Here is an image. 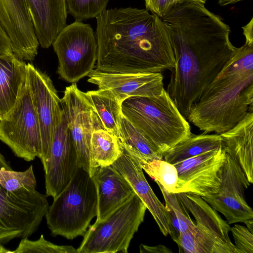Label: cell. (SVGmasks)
<instances>
[{
  "label": "cell",
  "instance_id": "6da1fadb",
  "mask_svg": "<svg viewBox=\"0 0 253 253\" xmlns=\"http://www.w3.org/2000/svg\"><path fill=\"white\" fill-rule=\"evenodd\" d=\"M162 19L172 34L175 61L166 91L187 120L192 106L236 47L230 41V27L203 4L175 6Z\"/></svg>",
  "mask_w": 253,
  "mask_h": 253
},
{
  "label": "cell",
  "instance_id": "7a4b0ae2",
  "mask_svg": "<svg viewBox=\"0 0 253 253\" xmlns=\"http://www.w3.org/2000/svg\"><path fill=\"white\" fill-rule=\"evenodd\" d=\"M96 19V69L107 73H161L175 66L170 30L146 9H105Z\"/></svg>",
  "mask_w": 253,
  "mask_h": 253
},
{
  "label": "cell",
  "instance_id": "3957f363",
  "mask_svg": "<svg viewBox=\"0 0 253 253\" xmlns=\"http://www.w3.org/2000/svg\"><path fill=\"white\" fill-rule=\"evenodd\" d=\"M253 111V45L235 49L190 110L187 120L203 133H223Z\"/></svg>",
  "mask_w": 253,
  "mask_h": 253
},
{
  "label": "cell",
  "instance_id": "277c9868",
  "mask_svg": "<svg viewBox=\"0 0 253 253\" xmlns=\"http://www.w3.org/2000/svg\"><path fill=\"white\" fill-rule=\"evenodd\" d=\"M121 108L123 116L162 159L167 151L192 134L189 123L165 89L157 97L127 98Z\"/></svg>",
  "mask_w": 253,
  "mask_h": 253
},
{
  "label": "cell",
  "instance_id": "5b68a950",
  "mask_svg": "<svg viewBox=\"0 0 253 253\" xmlns=\"http://www.w3.org/2000/svg\"><path fill=\"white\" fill-rule=\"evenodd\" d=\"M97 211L94 180L86 170L78 167L67 186L53 198L45 217L52 236L73 240L84 237Z\"/></svg>",
  "mask_w": 253,
  "mask_h": 253
},
{
  "label": "cell",
  "instance_id": "8992f818",
  "mask_svg": "<svg viewBox=\"0 0 253 253\" xmlns=\"http://www.w3.org/2000/svg\"><path fill=\"white\" fill-rule=\"evenodd\" d=\"M146 210L134 193L103 220L89 226L77 249L79 253H127Z\"/></svg>",
  "mask_w": 253,
  "mask_h": 253
},
{
  "label": "cell",
  "instance_id": "52a82bcc",
  "mask_svg": "<svg viewBox=\"0 0 253 253\" xmlns=\"http://www.w3.org/2000/svg\"><path fill=\"white\" fill-rule=\"evenodd\" d=\"M46 195L30 187L10 191L0 184V243L29 238L48 210Z\"/></svg>",
  "mask_w": 253,
  "mask_h": 253
},
{
  "label": "cell",
  "instance_id": "ba28073f",
  "mask_svg": "<svg viewBox=\"0 0 253 253\" xmlns=\"http://www.w3.org/2000/svg\"><path fill=\"white\" fill-rule=\"evenodd\" d=\"M52 45L59 62L57 73L64 81L76 83L93 70L98 43L90 24L75 20L66 25Z\"/></svg>",
  "mask_w": 253,
  "mask_h": 253
},
{
  "label": "cell",
  "instance_id": "9c48e42d",
  "mask_svg": "<svg viewBox=\"0 0 253 253\" xmlns=\"http://www.w3.org/2000/svg\"><path fill=\"white\" fill-rule=\"evenodd\" d=\"M0 140L26 161L42 158L40 124L27 81L13 107L1 120Z\"/></svg>",
  "mask_w": 253,
  "mask_h": 253
},
{
  "label": "cell",
  "instance_id": "30bf717a",
  "mask_svg": "<svg viewBox=\"0 0 253 253\" xmlns=\"http://www.w3.org/2000/svg\"><path fill=\"white\" fill-rule=\"evenodd\" d=\"M220 177L217 192L201 197L221 213L229 224L243 222L253 232V211L245 200L244 194L251 183L239 164L227 153Z\"/></svg>",
  "mask_w": 253,
  "mask_h": 253
},
{
  "label": "cell",
  "instance_id": "8fae6325",
  "mask_svg": "<svg viewBox=\"0 0 253 253\" xmlns=\"http://www.w3.org/2000/svg\"><path fill=\"white\" fill-rule=\"evenodd\" d=\"M27 81L40 124L44 167L63 113L61 100L50 77L31 63L27 64Z\"/></svg>",
  "mask_w": 253,
  "mask_h": 253
},
{
  "label": "cell",
  "instance_id": "7c38bea8",
  "mask_svg": "<svg viewBox=\"0 0 253 253\" xmlns=\"http://www.w3.org/2000/svg\"><path fill=\"white\" fill-rule=\"evenodd\" d=\"M226 158L223 146L173 164L178 173L176 193L202 196L217 192L220 172Z\"/></svg>",
  "mask_w": 253,
  "mask_h": 253
},
{
  "label": "cell",
  "instance_id": "4fadbf2b",
  "mask_svg": "<svg viewBox=\"0 0 253 253\" xmlns=\"http://www.w3.org/2000/svg\"><path fill=\"white\" fill-rule=\"evenodd\" d=\"M61 100L76 150L78 166L89 173L93 108L76 83L66 87Z\"/></svg>",
  "mask_w": 253,
  "mask_h": 253
},
{
  "label": "cell",
  "instance_id": "5bb4252c",
  "mask_svg": "<svg viewBox=\"0 0 253 253\" xmlns=\"http://www.w3.org/2000/svg\"><path fill=\"white\" fill-rule=\"evenodd\" d=\"M78 168L76 150L63 111L43 167L46 196L54 198L58 195L68 184Z\"/></svg>",
  "mask_w": 253,
  "mask_h": 253
},
{
  "label": "cell",
  "instance_id": "9a60e30c",
  "mask_svg": "<svg viewBox=\"0 0 253 253\" xmlns=\"http://www.w3.org/2000/svg\"><path fill=\"white\" fill-rule=\"evenodd\" d=\"M87 76L89 83L110 91L121 104L130 97H157L165 89L161 73H107L93 69Z\"/></svg>",
  "mask_w": 253,
  "mask_h": 253
},
{
  "label": "cell",
  "instance_id": "2e32d148",
  "mask_svg": "<svg viewBox=\"0 0 253 253\" xmlns=\"http://www.w3.org/2000/svg\"><path fill=\"white\" fill-rule=\"evenodd\" d=\"M0 22L9 37L13 54L32 61L38 53L36 36L25 0H0Z\"/></svg>",
  "mask_w": 253,
  "mask_h": 253
},
{
  "label": "cell",
  "instance_id": "e0dca14e",
  "mask_svg": "<svg viewBox=\"0 0 253 253\" xmlns=\"http://www.w3.org/2000/svg\"><path fill=\"white\" fill-rule=\"evenodd\" d=\"M130 184L156 222L161 233L169 234V220L165 206L157 198L144 175L139 164L123 151L111 165Z\"/></svg>",
  "mask_w": 253,
  "mask_h": 253
},
{
  "label": "cell",
  "instance_id": "ac0fdd59",
  "mask_svg": "<svg viewBox=\"0 0 253 253\" xmlns=\"http://www.w3.org/2000/svg\"><path fill=\"white\" fill-rule=\"evenodd\" d=\"M25 0L39 44L48 48L66 25L65 0Z\"/></svg>",
  "mask_w": 253,
  "mask_h": 253
},
{
  "label": "cell",
  "instance_id": "d6986e66",
  "mask_svg": "<svg viewBox=\"0 0 253 253\" xmlns=\"http://www.w3.org/2000/svg\"><path fill=\"white\" fill-rule=\"evenodd\" d=\"M92 178L98 198L96 221L103 220L135 193L129 182L112 166L97 168Z\"/></svg>",
  "mask_w": 253,
  "mask_h": 253
},
{
  "label": "cell",
  "instance_id": "ffe728a7",
  "mask_svg": "<svg viewBox=\"0 0 253 253\" xmlns=\"http://www.w3.org/2000/svg\"><path fill=\"white\" fill-rule=\"evenodd\" d=\"M223 146L241 168L248 181L253 183V111L231 129L220 134Z\"/></svg>",
  "mask_w": 253,
  "mask_h": 253
},
{
  "label": "cell",
  "instance_id": "44dd1931",
  "mask_svg": "<svg viewBox=\"0 0 253 253\" xmlns=\"http://www.w3.org/2000/svg\"><path fill=\"white\" fill-rule=\"evenodd\" d=\"M27 81V64L13 53L0 55V119L16 103Z\"/></svg>",
  "mask_w": 253,
  "mask_h": 253
},
{
  "label": "cell",
  "instance_id": "7402d4cb",
  "mask_svg": "<svg viewBox=\"0 0 253 253\" xmlns=\"http://www.w3.org/2000/svg\"><path fill=\"white\" fill-rule=\"evenodd\" d=\"M92 118L89 172L91 177L97 168L111 166L123 152L119 139L104 128L94 110Z\"/></svg>",
  "mask_w": 253,
  "mask_h": 253
},
{
  "label": "cell",
  "instance_id": "603a6c76",
  "mask_svg": "<svg viewBox=\"0 0 253 253\" xmlns=\"http://www.w3.org/2000/svg\"><path fill=\"white\" fill-rule=\"evenodd\" d=\"M176 194L194 217L196 226L215 234L228 243H232L229 237L231 228L230 224L201 196L184 192Z\"/></svg>",
  "mask_w": 253,
  "mask_h": 253
},
{
  "label": "cell",
  "instance_id": "cb8c5ba5",
  "mask_svg": "<svg viewBox=\"0 0 253 253\" xmlns=\"http://www.w3.org/2000/svg\"><path fill=\"white\" fill-rule=\"evenodd\" d=\"M179 253H240L233 243H228L215 234L196 225L181 233L177 245Z\"/></svg>",
  "mask_w": 253,
  "mask_h": 253
},
{
  "label": "cell",
  "instance_id": "d4e9b609",
  "mask_svg": "<svg viewBox=\"0 0 253 253\" xmlns=\"http://www.w3.org/2000/svg\"><path fill=\"white\" fill-rule=\"evenodd\" d=\"M84 94L104 128L120 141L122 104L107 89L88 91Z\"/></svg>",
  "mask_w": 253,
  "mask_h": 253
},
{
  "label": "cell",
  "instance_id": "484cf974",
  "mask_svg": "<svg viewBox=\"0 0 253 253\" xmlns=\"http://www.w3.org/2000/svg\"><path fill=\"white\" fill-rule=\"evenodd\" d=\"M223 145L219 134H192L167 151L163 159L174 164L186 159L211 151Z\"/></svg>",
  "mask_w": 253,
  "mask_h": 253
},
{
  "label": "cell",
  "instance_id": "4316f807",
  "mask_svg": "<svg viewBox=\"0 0 253 253\" xmlns=\"http://www.w3.org/2000/svg\"><path fill=\"white\" fill-rule=\"evenodd\" d=\"M121 138L124 152L132 157L162 159L148 140L123 116L121 121Z\"/></svg>",
  "mask_w": 253,
  "mask_h": 253
},
{
  "label": "cell",
  "instance_id": "83f0119b",
  "mask_svg": "<svg viewBox=\"0 0 253 253\" xmlns=\"http://www.w3.org/2000/svg\"><path fill=\"white\" fill-rule=\"evenodd\" d=\"M130 156L156 182L160 184L168 192L176 193L178 173L173 164L167 162L163 159H145Z\"/></svg>",
  "mask_w": 253,
  "mask_h": 253
},
{
  "label": "cell",
  "instance_id": "f1b7e54d",
  "mask_svg": "<svg viewBox=\"0 0 253 253\" xmlns=\"http://www.w3.org/2000/svg\"><path fill=\"white\" fill-rule=\"evenodd\" d=\"M0 184L10 191L26 186L36 188L37 181L33 166L23 171H14L0 153Z\"/></svg>",
  "mask_w": 253,
  "mask_h": 253
},
{
  "label": "cell",
  "instance_id": "f546056e",
  "mask_svg": "<svg viewBox=\"0 0 253 253\" xmlns=\"http://www.w3.org/2000/svg\"><path fill=\"white\" fill-rule=\"evenodd\" d=\"M109 0H65L67 12L76 20L82 21L97 17Z\"/></svg>",
  "mask_w": 253,
  "mask_h": 253
},
{
  "label": "cell",
  "instance_id": "4dcf8cb0",
  "mask_svg": "<svg viewBox=\"0 0 253 253\" xmlns=\"http://www.w3.org/2000/svg\"><path fill=\"white\" fill-rule=\"evenodd\" d=\"M13 253H79L78 250L71 246L57 245L45 240L43 235L36 241L28 238H22Z\"/></svg>",
  "mask_w": 253,
  "mask_h": 253
},
{
  "label": "cell",
  "instance_id": "1f68e13d",
  "mask_svg": "<svg viewBox=\"0 0 253 253\" xmlns=\"http://www.w3.org/2000/svg\"><path fill=\"white\" fill-rule=\"evenodd\" d=\"M156 183L160 189L165 201L170 204L176 213L180 234L192 230L195 226V222L191 218L187 209L178 197L176 193L169 192L160 184L158 182Z\"/></svg>",
  "mask_w": 253,
  "mask_h": 253
},
{
  "label": "cell",
  "instance_id": "d6a6232c",
  "mask_svg": "<svg viewBox=\"0 0 253 253\" xmlns=\"http://www.w3.org/2000/svg\"><path fill=\"white\" fill-rule=\"evenodd\" d=\"M146 9L160 18L164 17L174 6L188 3L205 4L207 0H144Z\"/></svg>",
  "mask_w": 253,
  "mask_h": 253
},
{
  "label": "cell",
  "instance_id": "836d02e7",
  "mask_svg": "<svg viewBox=\"0 0 253 253\" xmlns=\"http://www.w3.org/2000/svg\"><path fill=\"white\" fill-rule=\"evenodd\" d=\"M235 246L240 253H253V234L247 227L235 224L231 228Z\"/></svg>",
  "mask_w": 253,
  "mask_h": 253
},
{
  "label": "cell",
  "instance_id": "e575fe53",
  "mask_svg": "<svg viewBox=\"0 0 253 253\" xmlns=\"http://www.w3.org/2000/svg\"><path fill=\"white\" fill-rule=\"evenodd\" d=\"M12 53L10 40L0 22V55Z\"/></svg>",
  "mask_w": 253,
  "mask_h": 253
},
{
  "label": "cell",
  "instance_id": "d590c367",
  "mask_svg": "<svg viewBox=\"0 0 253 253\" xmlns=\"http://www.w3.org/2000/svg\"><path fill=\"white\" fill-rule=\"evenodd\" d=\"M141 253H172V251L165 246L159 245L154 246H149L141 244L140 247Z\"/></svg>",
  "mask_w": 253,
  "mask_h": 253
},
{
  "label": "cell",
  "instance_id": "8d00e7d4",
  "mask_svg": "<svg viewBox=\"0 0 253 253\" xmlns=\"http://www.w3.org/2000/svg\"><path fill=\"white\" fill-rule=\"evenodd\" d=\"M243 34L246 38V43L253 45V18L245 26L242 27Z\"/></svg>",
  "mask_w": 253,
  "mask_h": 253
},
{
  "label": "cell",
  "instance_id": "74e56055",
  "mask_svg": "<svg viewBox=\"0 0 253 253\" xmlns=\"http://www.w3.org/2000/svg\"><path fill=\"white\" fill-rule=\"evenodd\" d=\"M218 3L221 6H226L229 4H234L244 0H217Z\"/></svg>",
  "mask_w": 253,
  "mask_h": 253
},
{
  "label": "cell",
  "instance_id": "f35d334b",
  "mask_svg": "<svg viewBox=\"0 0 253 253\" xmlns=\"http://www.w3.org/2000/svg\"><path fill=\"white\" fill-rule=\"evenodd\" d=\"M13 253V251H10L5 248L0 243V253Z\"/></svg>",
  "mask_w": 253,
  "mask_h": 253
},
{
  "label": "cell",
  "instance_id": "ab89813d",
  "mask_svg": "<svg viewBox=\"0 0 253 253\" xmlns=\"http://www.w3.org/2000/svg\"><path fill=\"white\" fill-rule=\"evenodd\" d=\"M0 122H1V120L0 119Z\"/></svg>",
  "mask_w": 253,
  "mask_h": 253
}]
</instances>
